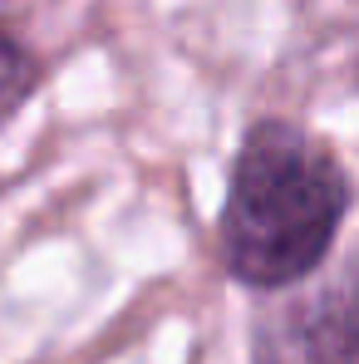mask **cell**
I'll list each match as a JSON object with an SVG mask.
<instances>
[{"mask_svg": "<svg viewBox=\"0 0 359 364\" xmlns=\"http://www.w3.org/2000/svg\"><path fill=\"white\" fill-rule=\"evenodd\" d=\"M355 202L359 182L335 138L296 114L246 119L212 227L222 276L251 296L310 281L340 251Z\"/></svg>", "mask_w": 359, "mask_h": 364, "instance_id": "1", "label": "cell"}, {"mask_svg": "<svg viewBox=\"0 0 359 364\" xmlns=\"http://www.w3.org/2000/svg\"><path fill=\"white\" fill-rule=\"evenodd\" d=\"M246 350L251 364H359V242L310 281L261 296Z\"/></svg>", "mask_w": 359, "mask_h": 364, "instance_id": "2", "label": "cell"}, {"mask_svg": "<svg viewBox=\"0 0 359 364\" xmlns=\"http://www.w3.org/2000/svg\"><path fill=\"white\" fill-rule=\"evenodd\" d=\"M40 84H45V60L15 30V20L0 15V133L25 114V104L40 94Z\"/></svg>", "mask_w": 359, "mask_h": 364, "instance_id": "3", "label": "cell"}, {"mask_svg": "<svg viewBox=\"0 0 359 364\" xmlns=\"http://www.w3.org/2000/svg\"><path fill=\"white\" fill-rule=\"evenodd\" d=\"M345 74H350V89H355V99H359V45L350 50V64H345Z\"/></svg>", "mask_w": 359, "mask_h": 364, "instance_id": "4", "label": "cell"}]
</instances>
